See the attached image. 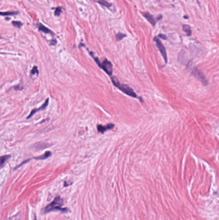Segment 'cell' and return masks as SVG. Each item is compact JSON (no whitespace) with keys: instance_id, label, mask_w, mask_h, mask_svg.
<instances>
[{"instance_id":"obj_1","label":"cell","mask_w":219,"mask_h":220,"mask_svg":"<svg viewBox=\"0 0 219 220\" xmlns=\"http://www.w3.org/2000/svg\"><path fill=\"white\" fill-rule=\"evenodd\" d=\"M62 199L59 196H57V197H55V198L54 199V200L51 203L47 205L46 207L43 209V213L46 214L50 212H51V211H59L63 212H67V209L66 208H62Z\"/></svg>"},{"instance_id":"obj_2","label":"cell","mask_w":219,"mask_h":220,"mask_svg":"<svg viewBox=\"0 0 219 220\" xmlns=\"http://www.w3.org/2000/svg\"><path fill=\"white\" fill-rule=\"evenodd\" d=\"M111 80H112L113 84H114L116 87H117L118 88L120 89L121 92H123L124 93H125L126 95L134 98H138L137 94L135 93L133 88H131L130 86H129L127 84H120V83H119L118 79L116 77H112V78H111Z\"/></svg>"},{"instance_id":"obj_3","label":"cell","mask_w":219,"mask_h":220,"mask_svg":"<svg viewBox=\"0 0 219 220\" xmlns=\"http://www.w3.org/2000/svg\"><path fill=\"white\" fill-rule=\"evenodd\" d=\"M89 54L93 57V58L94 59L95 62L96 63V64H98L100 68H101L104 71H105L109 75H111L113 74V65L110 61H109L107 59H105L102 63H101L98 58L94 56L92 52H89Z\"/></svg>"},{"instance_id":"obj_4","label":"cell","mask_w":219,"mask_h":220,"mask_svg":"<svg viewBox=\"0 0 219 220\" xmlns=\"http://www.w3.org/2000/svg\"><path fill=\"white\" fill-rule=\"evenodd\" d=\"M192 73L195 76L196 78H197L201 83L203 84L204 86H206L208 84V81L207 80L206 78L205 75H204V73L199 70V69L197 68H194L192 69Z\"/></svg>"},{"instance_id":"obj_5","label":"cell","mask_w":219,"mask_h":220,"mask_svg":"<svg viewBox=\"0 0 219 220\" xmlns=\"http://www.w3.org/2000/svg\"><path fill=\"white\" fill-rule=\"evenodd\" d=\"M154 40V41L155 42V43H156L157 47H158L159 50L160 52H161L163 58H164V61H165V63H167V61H168V60H167V52H166L165 47H164V45H163L161 41L159 40V39L158 38V37H155Z\"/></svg>"},{"instance_id":"obj_6","label":"cell","mask_w":219,"mask_h":220,"mask_svg":"<svg viewBox=\"0 0 219 220\" xmlns=\"http://www.w3.org/2000/svg\"><path fill=\"white\" fill-rule=\"evenodd\" d=\"M48 103H49V99H47L46 100V101H45V103L43 104L42 105V106H41L39 108H37V109H33V110H32V111H31V113H30V115L28 116L27 118H30V117H32V116L33 115V114L36 113V112H37V111H40V110H42V109H45V108H46L47 106H48Z\"/></svg>"},{"instance_id":"obj_7","label":"cell","mask_w":219,"mask_h":220,"mask_svg":"<svg viewBox=\"0 0 219 220\" xmlns=\"http://www.w3.org/2000/svg\"><path fill=\"white\" fill-rule=\"evenodd\" d=\"M142 14H143V16L145 17V18L146 19L152 26L155 25V24H156V20L154 19V17H153L150 14H149L148 12H143Z\"/></svg>"},{"instance_id":"obj_8","label":"cell","mask_w":219,"mask_h":220,"mask_svg":"<svg viewBox=\"0 0 219 220\" xmlns=\"http://www.w3.org/2000/svg\"><path fill=\"white\" fill-rule=\"evenodd\" d=\"M114 127V125L113 124H108L105 126L103 125H98L97 126V129H98V131L100 133H104L107 130H111Z\"/></svg>"},{"instance_id":"obj_9","label":"cell","mask_w":219,"mask_h":220,"mask_svg":"<svg viewBox=\"0 0 219 220\" xmlns=\"http://www.w3.org/2000/svg\"><path fill=\"white\" fill-rule=\"evenodd\" d=\"M37 26H38V28H39V30L41 32H44V33L53 34V32H51L49 28H48L46 27V26H44L42 24H39V25H38Z\"/></svg>"},{"instance_id":"obj_10","label":"cell","mask_w":219,"mask_h":220,"mask_svg":"<svg viewBox=\"0 0 219 220\" xmlns=\"http://www.w3.org/2000/svg\"><path fill=\"white\" fill-rule=\"evenodd\" d=\"M51 155V152L50 151H46L45 152V153L42 155H41V156H37V157H35L34 159L36 160H45L46 159V158H49Z\"/></svg>"},{"instance_id":"obj_11","label":"cell","mask_w":219,"mask_h":220,"mask_svg":"<svg viewBox=\"0 0 219 220\" xmlns=\"http://www.w3.org/2000/svg\"><path fill=\"white\" fill-rule=\"evenodd\" d=\"M183 30L187 34V36H190L192 34V30H191L190 26L188 25H183Z\"/></svg>"},{"instance_id":"obj_12","label":"cell","mask_w":219,"mask_h":220,"mask_svg":"<svg viewBox=\"0 0 219 220\" xmlns=\"http://www.w3.org/2000/svg\"><path fill=\"white\" fill-rule=\"evenodd\" d=\"M19 14V12H0V16H14L17 15V14Z\"/></svg>"},{"instance_id":"obj_13","label":"cell","mask_w":219,"mask_h":220,"mask_svg":"<svg viewBox=\"0 0 219 220\" xmlns=\"http://www.w3.org/2000/svg\"><path fill=\"white\" fill-rule=\"evenodd\" d=\"M97 3L100 4L101 5H103L104 6V7H107V8H110V7L112 6V4L109 3L107 2L105 0H98V1H97Z\"/></svg>"},{"instance_id":"obj_14","label":"cell","mask_w":219,"mask_h":220,"mask_svg":"<svg viewBox=\"0 0 219 220\" xmlns=\"http://www.w3.org/2000/svg\"><path fill=\"white\" fill-rule=\"evenodd\" d=\"M10 157V155H4V156H1V157H0V167L2 166V165L5 164L6 160H7Z\"/></svg>"},{"instance_id":"obj_15","label":"cell","mask_w":219,"mask_h":220,"mask_svg":"<svg viewBox=\"0 0 219 220\" xmlns=\"http://www.w3.org/2000/svg\"><path fill=\"white\" fill-rule=\"evenodd\" d=\"M127 36V35L125 34H122V33H118L116 35V40L117 41H121L122 40L124 37H125Z\"/></svg>"},{"instance_id":"obj_16","label":"cell","mask_w":219,"mask_h":220,"mask_svg":"<svg viewBox=\"0 0 219 220\" xmlns=\"http://www.w3.org/2000/svg\"><path fill=\"white\" fill-rule=\"evenodd\" d=\"M12 25H14V26H16V27L17 28H21L22 26V25H23V23H21V21H14L12 22Z\"/></svg>"},{"instance_id":"obj_17","label":"cell","mask_w":219,"mask_h":220,"mask_svg":"<svg viewBox=\"0 0 219 220\" xmlns=\"http://www.w3.org/2000/svg\"><path fill=\"white\" fill-rule=\"evenodd\" d=\"M61 12H62V8H61V7H57L56 9H55V16H59L60 14H61Z\"/></svg>"},{"instance_id":"obj_18","label":"cell","mask_w":219,"mask_h":220,"mask_svg":"<svg viewBox=\"0 0 219 220\" xmlns=\"http://www.w3.org/2000/svg\"><path fill=\"white\" fill-rule=\"evenodd\" d=\"M35 73H37V74H38V73H39V71H38L37 67V66H33V69H32V71H31V74H32V75L35 74Z\"/></svg>"},{"instance_id":"obj_19","label":"cell","mask_w":219,"mask_h":220,"mask_svg":"<svg viewBox=\"0 0 219 220\" xmlns=\"http://www.w3.org/2000/svg\"><path fill=\"white\" fill-rule=\"evenodd\" d=\"M159 37H160L161 38H162V39H164V40H166V39H167V37L165 36V35H163V34H159Z\"/></svg>"},{"instance_id":"obj_20","label":"cell","mask_w":219,"mask_h":220,"mask_svg":"<svg viewBox=\"0 0 219 220\" xmlns=\"http://www.w3.org/2000/svg\"><path fill=\"white\" fill-rule=\"evenodd\" d=\"M184 18H188V17H187V16H184Z\"/></svg>"},{"instance_id":"obj_21","label":"cell","mask_w":219,"mask_h":220,"mask_svg":"<svg viewBox=\"0 0 219 220\" xmlns=\"http://www.w3.org/2000/svg\"><path fill=\"white\" fill-rule=\"evenodd\" d=\"M34 220H37V219H36V217H35V219H34Z\"/></svg>"}]
</instances>
